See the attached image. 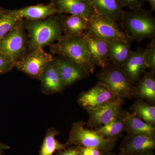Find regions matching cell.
Masks as SVG:
<instances>
[{"mask_svg":"<svg viewBox=\"0 0 155 155\" xmlns=\"http://www.w3.org/2000/svg\"><path fill=\"white\" fill-rule=\"evenodd\" d=\"M61 15L55 14L42 20L23 19L24 28L29 34L28 48L31 51L51 46L63 36Z\"/></svg>","mask_w":155,"mask_h":155,"instance_id":"cell-1","label":"cell"},{"mask_svg":"<svg viewBox=\"0 0 155 155\" xmlns=\"http://www.w3.org/2000/svg\"><path fill=\"white\" fill-rule=\"evenodd\" d=\"M120 24L130 41L140 43L146 39H155V17L142 8L124 11Z\"/></svg>","mask_w":155,"mask_h":155,"instance_id":"cell-2","label":"cell"},{"mask_svg":"<svg viewBox=\"0 0 155 155\" xmlns=\"http://www.w3.org/2000/svg\"><path fill=\"white\" fill-rule=\"evenodd\" d=\"M52 54H56L84 67L93 74L96 66L91 58L83 36L63 35L56 43L50 46Z\"/></svg>","mask_w":155,"mask_h":155,"instance_id":"cell-3","label":"cell"},{"mask_svg":"<svg viewBox=\"0 0 155 155\" xmlns=\"http://www.w3.org/2000/svg\"><path fill=\"white\" fill-rule=\"evenodd\" d=\"M85 125L86 122L83 121L72 124L66 145L96 148L105 153H111L118 139L104 138L94 129L85 128Z\"/></svg>","mask_w":155,"mask_h":155,"instance_id":"cell-4","label":"cell"},{"mask_svg":"<svg viewBox=\"0 0 155 155\" xmlns=\"http://www.w3.org/2000/svg\"><path fill=\"white\" fill-rule=\"evenodd\" d=\"M98 82L104 84L117 96L124 99L135 97V86L120 67L110 63L97 74Z\"/></svg>","mask_w":155,"mask_h":155,"instance_id":"cell-5","label":"cell"},{"mask_svg":"<svg viewBox=\"0 0 155 155\" xmlns=\"http://www.w3.org/2000/svg\"><path fill=\"white\" fill-rule=\"evenodd\" d=\"M86 32L107 43L130 42L120 23L97 13L88 19Z\"/></svg>","mask_w":155,"mask_h":155,"instance_id":"cell-6","label":"cell"},{"mask_svg":"<svg viewBox=\"0 0 155 155\" xmlns=\"http://www.w3.org/2000/svg\"><path fill=\"white\" fill-rule=\"evenodd\" d=\"M28 42L21 19L0 41V53L16 62L26 54Z\"/></svg>","mask_w":155,"mask_h":155,"instance_id":"cell-7","label":"cell"},{"mask_svg":"<svg viewBox=\"0 0 155 155\" xmlns=\"http://www.w3.org/2000/svg\"><path fill=\"white\" fill-rule=\"evenodd\" d=\"M52 54L46 52L43 48L31 51L15 62V67L31 78L39 80L50 63L52 62Z\"/></svg>","mask_w":155,"mask_h":155,"instance_id":"cell-8","label":"cell"},{"mask_svg":"<svg viewBox=\"0 0 155 155\" xmlns=\"http://www.w3.org/2000/svg\"><path fill=\"white\" fill-rule=\"evenodd\" d=\"M123 100L119 97L99 107L86 110L89 119L86 125L94 129L120 119L124 112L122 108L125 104Z\"/></svg>","mask_w":155,"mask_h":155,"instance_id":"cell-9","label":"cell"},{"mask_svg":"<svg viewBox=\"0 0 155 155\" xmlns=\"http://www.w3.org/2000/svg\"><path fill=\"white\" fill-rule=\"evenodd\" d=\"M119 97L107 87L98 82L91 88L81 93L77 103L87 110L99 107Z\"/></svg>","mask_w":155,"mask_h":155,"instance_id":"cell-10","label":"cell"},{"mask_svg":"<svg viewBox=\"0 0 155 155\" xmlns=\"http://www.w3.org/2000/svg\"><path fill=\"white\" fill-rule=\"evenodd\" d=\"M53 62L61 74L64 89L90 75L84 67L61 56L53 58Z\"/></svg>","mask_w":155,"mask_h":155,"instance_id":"cell-11","label":"cell"},{"mask_svg":"<svg viewBox=\"0 0 155 155\" xmlns=\"http://www.w3.org/2000/svg\"><path fill=\"white\" fill-rule=\"evenodd\" d=\"M155 149V137L127 135L120 144L118 155H132L153 151Z\"/></svg>","mask_w":155,"mask_h":155,"instance_id":"cell-12","label":"cell"},{"mask_svg":"<svg viewBox=\"0 0 155 155\" xmlns=\"http://www.w3.org/2000/svg\"><path fill=\"white\" fill-rule=\"evenodd\" d=\"M59 14L82 16L87 19L97 14L89 0H52Z\"/></svg>","mask_w":155,"mask_h":155,"instance_id":"cell-13","label":"cell"},{"mask_svg":"<svg viewBox=\"0 0 155 155\" xmlns=\"http://www.w3.org/2000/svg\"><path fill=\"white\" fill-rule=\"evenodd\" d=\"M144 50L138 47L120 67L127 78L134 84L138 83L142 75L148 68L143 57Z\"/></svg>","mask_w":155,"mask_h":155,"instance_id":"cell-14","label":"cell"},{"mask_svg":"<svg viewBox=\"0 0 155 155\" xmlns=\"http://www.w3.org/2000/svg\"><path fill=\"white\" fill-rule=\"evenodd\" d=\"M91 58L95 66L101 68L111 63L108 53V43L89 34L85 31L82 35Z\"/></svg>","mask_w":155,"mask_h":155,"instance_id":"cell-15","label":"cell"},{"mask_svg":"<svg viewBox=\"0 0 155 155\" xmlns=\"http://www.w3.org/2000/svg\"><path fill=\"white\" fill-rule=\"evenodd\" d=\"M39 80L42 91L45 94L62 93L64 90L61 74L53 61L48 65Z\"/></svg>","mask_w":155,"mask_h":155,"instance_id":"cell-16","label":"cell"},{"mask_svg":"<svg viewBox=\"0 0 155 155\" xmlns=\"http://www.w3.org/2000/svg\"><path fill=\"white\" fill-rule=\"evenodd\" d=\"M11 11L19 19L28 20H42L59 14L51 2L48 5L38 4Z\"/></svg>","mask_w":155,"mask_h":155,"instance_id":"cell-17","label":"cell"},{"mask_svg":"<svg viewBox=\"0 0 155 155\" xmlns=\"http://www.w3.org/2000/svg\"><path fill=\"white\" fill-rule=\"evenodd\" d=\"M97 14L121 23L124 11L118 0H89Z\"/></svg>","mask_w":155,"mask_h":155,"instance_id":"cell-18","label":"cell"},{"mask_svg":"<svg viewBox=\"0 0 155 155\" xmlns=\"http://www.w3.org/2000/svg\"><path fill=\"white\" fill-rule=\"evenodd\" d=\"M122 118L127 135H146L155 137V125L148 124L133 113L124 110Z\"/></svg>","mask_w":155,"mask_h":155,"instance_id":"cell-19","label":"cell"},{"mask_svg":"<svg viewBox=\"0 0 155 155\" xmlns=\"http://www.w3.org/2000/svg\"><path fill=\"white\" fill-rule=\"evenodd\" d=\"M135 86V97L144 100L152 105L155 102V72H145L143 77Z\"/></svg>","mask_w":155,"mask_h":155,"instance_id":"cell-20","label":"cell"},{"mask_svg":"<svg viewBox=\"0 0 155 155\" xmlns=\"http://www.w3.org/2000/svg\"><path fill=\"white\" fill-rule=\"evenodd\" d=\"M64 35L68 37H81L87 29L88 19L78 15H61Z\"/></svg>","mask_w":155,"mask_h":155,"instance_id":"cell-21","label":"cell"},{"mask_svg":"<svg viewBox=\"0 0 155 155\" xmlns=\"http://www.w3.org/2000/svg\"><path fill=\"white\" fill-rule=\"evenodd\" d=\"M133 51L130 42L115 41L108 43V53L111 63L121 67L127 61Z\"/></svg>","mask_w":155,"mask_h":155,"instance_id":"cell-22","label":"cell"},{"mask_svg":"<svg viewBox=\"0 0 155 155\" xmlns=\"http://www.w3.org/2000/svg\"><path fill=\"white\" fill-rule=\"evenodd\" d=\"M60 134L59 130L54 127L49 128L41 147L39 155H54L56 151L66 149L65 143L60 142L56 136Z\"/></svg>","mask_w":155,"mask_h":155,"instance_id":"cell-23","label":"cell"},{"mask_svg":"<svg viewBox=\"0 0 155 155\" xmlns=\"http://www.w3.org/2000/svg\"><path fill=\"white\" fill-rule=\"evenodd\" d=\"M136 116L148 124L155 125V107L141 99L138 98L130 108Z\"/></svg>","mask_w":155,"mask_h":155,"instance_id":"cell-24","label":"cell"},{"mask_svg":"<svg viewBox=\"0 0 155 155\" xmlns=\"http://www.w3.org/2000/svg\"><path fill=\"white\" fill-rule=\"evenodd\" d=\"M94 129L103 137L109 139H118L124 131H126L122 117Z\"/></svg>","mask_w":155,"mask_h":155,"instance_id":"cell-25","label":"cell"},{"mask_svg":"<svg viewBox=\"0 0 155 155\" xmlns=\"http://www.w3.org/2000/svg\"><path fill=\"white\" fill-rule=\"evenodd\" d=\"M21 19L14 15L11 10L5 9L0 13V41Z\"/></svg>","mask_w":155,"mask_h":155,"instance_id":"cell-26","label":"cell"},{"mask_svg":"<svg viewBox=\"0 0 155 155\" xmlns=\"http://www.w3.org/2000/svg\"><path fill=\"white\" fill-rule=\"evenodd\" d=\"M143 57L148 68L155 72V39L151 40L147 48L144 50Z\"/></svg>","mask_w":155,"mask_h":155,"instance_id":"cell-27","label":"cell"},{"mask_svg":"<svg viewBox=\"0 0 155 155\" xmlns=\"http://www.w3.org/2000/svg\"><path fill=\"white\" fill-rule=\"evenodd\" d=\"M15 67V62L10 58L0 53V75L11 71Z\"/></svg>","mask_w":155,"mask_h":155,"instance_id":"cell-28","label":"cell"},{"mask_svg":"<svg viewBox=\"0 0 155 155\" xmlns=\"http://www.w3.org/2000/svg\"><path fill=\"white\" fill-rule=\"evenodd\" d=\"M123 7L129 8L130 10H135L142 8L146 0H118Z\"/></svg>","mask_w":155,"mask_h":155,"instance_id":"cell-29","label":"cell"},{"mask_svg":"<svg viewBox=\"0 0 155 155\" xmlns=\"http://www.w3.org/2000/svg\"><path fill=\"white\" fill-rule=\"evenodd\" d=\"M79 148L80 155H106L108 154L96 148L81 147H79Z\"/></svg>","mask_w":155,"mask_h":155,"instance_id":"cell-30","label":"cell"},{"mask_svg":"<svg viewBox=\"0 0 155 155\" xmlns=\"http://www.w3.org/2000/svg\"><path fill=\"white\" fill-rule=\"evenodd\" d=\"M54 155H80L79 147H70L61 150H58Z\"/></svg>","mask_w":155,"mask_h":155,"instance_id":"cell-31","label":"cell"},{"mask_svg":"<svg viewBox=\"0 0 155 155\" xmlns=\"http://www.w3.org/2000/svg\"><path fill=\"white\" fill-rule=\"evenodd\" d=\"M9 149H10V147L8 145L4 144L3 143L0 141V155L3 153L5 151L8 150Z\"/></svg>","mask_w":155,"mask_h":155,"instance_id":"cell-32","label":"cell"},{"mask_svg":"<svg viewBox=\"0 0 155 155\" xmlns=\"http://www.w3.org/2000/svg\"><path fill=\"white\" fill-rule=\"evenodd\" d=\"M132 155H155L153 151H149L145 152H143L141 153H139L135 154Z\"/></svg>","mask_w":155,"mask_h":155,"instance_id":"cell-33","label":"cell"},{"mask_svg":"<svg viewBox=\"0 0 155 155\" xmlns=\"http://www.w3.org/2000/svg\"><path fill=\"white\" fill-rule=\"evenodd\" d=\"M151 6L152 11H154L155 10V0H147Z\"/></svg>","mask_w":155,"mask_h":155,"instance_id":"cell-34","label":"cell"},{"mask_svg":"<svg viewBox=\"0 0 155 155\" xmlns=\"http://www.w3.org/2000/svg\"><path fill=\"white\" fill-rule=\"evenodd\" d=\"M4 9H5V8H3L0 7V13H1V12H2V11H4Z\"/></svg>","mask_w":155,"mask_h":155,"instance_id":"cell-35","label":"cell"},{"mask_svg":"<svg viewBox=\"0 0 155 155\" xmlns=\"http://www.w3.org/2000/svg\"><path fill=\"white\" fill-rule=\"evenodd\" d=\"M106 155H113V154L112 153H109L107 154H106Z\"/></svg>","mask_w":155,"mask_h":155,"instance_id":"cell-36","label":"cell"},{"mask_svg":"<svg viewBox=\"0 0 155 155\" xmlns=\"http://www.w3.org/2000/svg\"><path fill=\"white\" fill-rule=\"evenodd\" d=\"M0 155H6L4 154V153H2V154H1Z\"/></svg>","mask_w":155,"mask_h":155,"instance_id":"cell-37","label":"cell"}]
</instances>
